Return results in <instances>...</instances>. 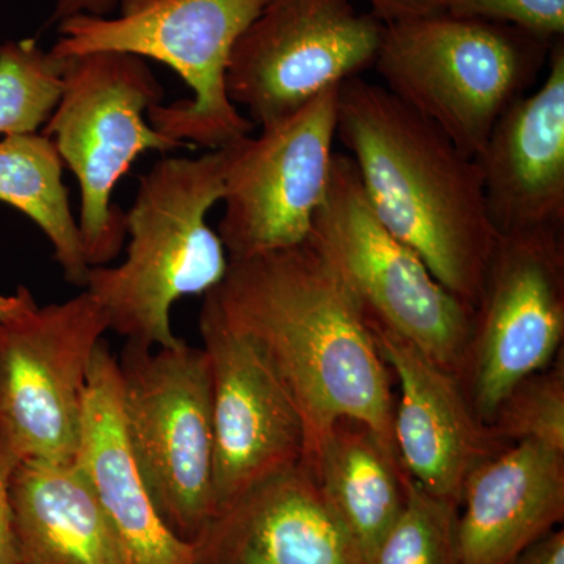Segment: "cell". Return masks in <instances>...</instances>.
I'll list each match as a JSON object with an SVG mask.
<instances>
[{"label": "cell", "instance_id": "obj_1", "mask_svg": "<svg viewBox=\"0 0 564 564\" xmlns=\"http://www.w3.org/2000/svg\"><path fill=\"white\" fill-rule=\"evenodd\" d=\"M207 293L291 393L306 429L303 463L344 417L395 447L391 369L361 307L310 243L229 259L225 278Z\"/></svg>", "mask_w": 564, "mask_h": 564}, {"label": "cell", "instance_id": "obj_2", "mask_svg": "<svg viewBox=\"0 0 564 564\" xmlns=\"http://www.w3.org/2000/svg\"><path fill=\"white\" fill-rule=\"evenodd\" d=\"M336 139L386 228L475 310L500 237L477 161L383 85L361 76L339 87Z\"/></svg>", "mask_w": 564, "mask_h": 564}, {"label": "cell", "instance_id": "obj_3", "mask_svg": "<svg viewBox=\"0 0 564 564\" xmlns=\"http://www.w3.org/2000/svg\"><path fill=\"white\" fill-rule=\"evenodd\" d=\"M228 148L199 158L163 159L140 177L126 212L128 258L91 267L85 291L101 304L109 332L143 348L173 347L172 307L206 295L228 272L229 258L207 215L225 195Z\"/></svg>", "mask_w": 564, "mask_h": 564}, {"label": "cell", "instance_id": "obj_4", "mask_svg": "<svg viewBox=\"0 0 564 564\" xmlns=\"http://www.w3.org/2000/svg\"><path fill=\"white\" fill-rule=\"evenodd\" d=\"M551 46L511 25L447 11L384 25L373 68L386 90L475 159L500 115L547 66Z\"/></svg>", "mask_w": 564, "mask_h": 564}, {"label": "cell", "instance_id": "obj_5", "mask_svg": "<svg viewBox=\"0 0 564 564\" xmlns=\"http://www.w3.org/2000/svg\"><path fill=\"white\" fill-rule=\"evenodd\" d=\"M267 0H121L115 18L77 14L61 22L57 58L124 52L170 66L193 95L161 104L148 120L170 139L214 151L250 135L254 124L229 99L234 46Z\"/></svg>", "mask_w": 564, "mask_h": 564}, {"label": "cell", "instance_id": "obj_6", "mask_svg": "<svg viewBox=\"0 0 564 564\" xmlns=\"http://www.w3.org/2000/svg\"><path fill=\"white\" fill-rule=\"evenodd\" d=\"M307 243L332 267L367 321L384 326L462 380L474 307L444 288L377 217L350 155L334 152L328 191Z\"/></svg>", "mask_w": 564, "mask_h": 564}, {"label": "cell", "instance_id": "obj_7", "mask_svg": "<svg viewBox=\"0 0 564 564\" xmlns=\"http://www.w3.org/2000/svg\"><path fill=\"white\" fill-rule=\"evenodd\" d=\"M62 61L61 101L41 133L54 141L79 182L85 259L90 267L107 265L126 237V212L111 204L118 182L144 152L187 143L163 135L148 120L165 90L144 58L102 51Z\"/></svg>", "mask_w": 564, "mask_h": 564}, {"label": "cell", "instance_id": "obj_8", "mask_svg": "<svg viewBox=\"0 0 564 564\" xmlns=\"http://www.w3.org/2000/svg\"><path fill=\"white\" fill-rule=\"evenodd\" d=\"M126 440L163 524L195 543L214 516L210 372L206 351L124 344L118 358Z\"/></svg>", "mask_w": 564, "mask_h": 564}, {"label": "cell", "instance_id": "obj_9", "mask_svg": "<svg viewBox=\"0 0 564 564\" xmlns=\"http://www.w3.org/2000/svg\"><path fill=\"white\" fill-rule=\"evenodd\" d=\"M107 332L87 291L43 307L29 291L0 317V436L18 463L76 462L88 372Z\"/></svg>", "mask_w": 564, "mask_h": 564}, {"label": "cell", "instance_id": "obj_10", "mask_svg": "<svg viewBox=\"0 0 564 564\" xmlns=\"http://www.w3.org/2000/svg\"><path fill=\"white\" fill-rule=\"evenodd\" d=\"M383 35L352 0H267L234 46L229 99L265 128L373 68Z\"/></svg>", "mask_w": 564, "mask_h": 564}, {"label": "cell", "instance_id": "obj_11", "mask_svg": "<svg viewBox=\"0 0 564 564\" xmlns=\"http://www.w3.org/2000/svg\"><path fill=\"white\" fill-rule=\"evenodd\" d=\"M339 87L228 147L225 214L228 258L247 259L306 242L328 191Z\"/></svg>", "mask_w": 564, "mask_h": 564}, {"label": "cell", "instance_id": "obj_12", "mask_svg": "<svg viewBox=\"0 0 564 564\" xmlns=\"http://www.w3.org/2000/svg\"><path fill=\"white\" fill-rule=\"evenodd\" d=\"M563 340L564 231L500 236L459 380L485 425L514 384L555 361Z\"/></svg>", "mask_w": 564, "mask_h": 564}, {"label": "cell", "instance_id": "obj_13", "mask_svg": "<svg viewBox=\"0 0 564 564\" xmlns=\"http://www.w3.org/2000/svg\"><path fill=\"white\" fill-rule=\"evenodd\" d=\"M199 333L210 372L214 514L274 474L303 463L306 429L291 393L254 345L204 295Z\"/></svg>", "mask_w": 564, "mask_h": 564}, {"label": "cell", "instance_id": "obj_14", "mask_svg": "<svg viewBox=\"0 0 564 564\" xmlns=\"http://www.w3.org/2000/svg\"><path fill=\"white\" fill-rule=\"evenodd\" d=\"M366 322L399 383L392 436L404 469L423 491L459 508L475 467L510 445L480 421L456 375L399 334Z\"/></svg>", "mask_w": 564, "mask_h": 564}, {"label": "cell", "instance_id": "obj_15", "mask_svg": "<svg viewBox=\"0 0 564 564\" xmlns=\"http://www.w3.org/2000/svg\"><path fill=\"white\" fill-rule=\"evenodd\" d=\"M475 161L499 236L564 231V39L543 84L500 115Z\"/></svg>", "mask_w": 564, "mask_h": 564}, {"label": "cell", "instance_id": "obj_16", "mask_svg": "<svg viewBox=\"0 0 564 564\" xmlns=\"http://www.w3.org/2000/svg\"><path fill=\"white\" fill-rule=\"evenodd\" d=\"M193 545V564H366L304 463L221 508Z\"/></svg>", "mask_w": 564, "mask_h": 564}, {"label": "cell", "instance_id": "obj_17", "mask_svg": "<svg viewBox=\"0 0 564 564\" xmlns=\"http://www.w3.org/2000/svg\"><path fill=\"white\" fill-rule=\"evenodd\" d=\"M76 464L126 564H193L195 545L170 532L133 462L121 417L118 358L102 340L93 355Z\"/></svg>", "mask_w": 564, "mask_h": 564}, {"label": "cell", "instance_id": "obj_18", "mask_svg": "<svg viewBox=\"0 0 564 564\" xmlns=\"http://www.w3.org/2000/svg\"><path fill=\"white\" fill-rule=\"evenodd\" d=\"M564 521V452L536 441L478 464L456 518L459 564H508Z\"/></svg>", "mask_w": 564, "mask_h": 564}, {"label": "cell", "instance_id": "obj_19", "mask_svg": "<svg viewBox=\"0 0 564 564\" xmlns=\"http://www.w3.org/2000/svg\"><path fill=\"white\" fill-rule=\"evenodd\" d=\"M10 505L20 564H126L76 462L18 463Z\"/></svg>", "mask_w": 564, "mask_h": 564}, {"label": "cell", "instance_id": "obj_20", "mask_svg": "<svg viewBox=\"0 0 564 564\" xmlns=\"http://www.w3.org/2000/svg\"><path fill=\"white\" fill-rule=\"evenodd\" d=\"M304 464L369 564L406 505L410 475L395 447L366 423L344 417Z\"/></svg>", "mask_w": 564, "mask_h": 564}, {"label": "cell", "instance_id": "obj_21", "mask_svg": "<svg viewBox=\"0 0 564 564\" xmlns=\"http://www.w3.org/2000/svg\"><path fill=\"white\" fill-rule=\"evenodd\" d=\"M63 161L43 133H21L0 141V202L17 207L44 232L63 276L85 289L91 267L85 259L79 223L63 184Z\"/></svg>", "mask_w": 564, "mask_h": 564}, {"label": "cell", "instance_id": "obj_22", "mask_svg": "<svg viewBox=\"0 0 564 564\" xmlns=\"http://www.w3.org/2000/svg\"><path fill=\"white\" fill-rule=\"evenodd\" d=\"M63 61L35 40L0 46V135L35 133L61 101Z\"/></svg>", "mask_w": 564, "mask_h": 564}, {"label": "cell", "instance_id": "obj_23", "mask_svg": "<svg viewBox=\"0 0 564 564\" xmlns=\"http://www.w3.org/2000/svg\"><path fill=\"white\" fill-rule=\"evenodd\" d=\"M456 518V505L423 491L410 477L402 514L369 564H459Z\"/></svg>", "mask_w": 564, "mask_h": 564}, {"label": "cell", "instance_id": "obj_24", "mask_svg": "<svg viewBox=\"0 0 564 564\" xmlns=\"http://www.w3.org/2000/svg\"><path fill=\"white\" fill-rule=\"evenodd\" d=\"M489 429L508 445L536 441L564 452V359L519 381L500 400Z\"/></svg>", "mask_w": 564, "mask_h": 564}, {"label": "cell", "instance_id": "obj_25", "mask_svg": "<svg viewBox=\"0 0 564 564\" xmlns=\"http://www.w3.org/2000/svg\"><path fill=\"white\" fill-rule=\"evenodd\" d=\"M448 13L511 25L547 44L564 39V0H452Z\"/></svg>", "mask_w": 564, "mask_h": 564}, {"label": "cell", "instance_id": "obj_26", "mask_svg": "<svg viewBox=\"0 0 564 564\" xmlns=\"http://www.w3.org/2000/svg\"><path fill=\"white\" fill-rule=\"evenodd\" d=\"M18 459L0 436V564H20L10 505V478Z\"/></svg>", "mask_w": 564, "mask_h": 564}, {"label": "cell", "instance_id": "obj_27", "mask_svg": "<svg viewBox=\"0 0 564 564\" xmlns=\"http://www.w3.org/2000/svg\"><path fill=\"white\" fill-rule=\"evenodd\" d=\"M370 13L384 25L447 13L452 0H367Z\"/></svg>", "mask_w": 564, "mask_h": 564}, {"label": "cell", "instance_id": "obj_28", "mask_svg": "<svg viewBox=\"0 0 564 564\" xmlns=\"http://www.w3.org/2000/svg\"><path fill=\"white\" fill-rule=\"evenodd\" d=\"M508 564H564V530L545 534Z\"/></svg>", "mask_w": 564, "mask_h": 564}, {"label": "cell", "instance_id": "obj_29", "mask_svg": "<svg viewBox=\"0 0 564 564\" xmlns=\"http://www.w3.org/2000/svg\"><path fill=\"white\" fill-rule=\"evenodd\" d=\"M121 0H57L52 21L62 22L77 14L107 18L120 7Z\"/></svg>", "mask_w": 564, "mask_h": 564}, {"label": "cell", "instance_id": "obj_30", "mask_svg": "<svg viewBox=\"0 0 564 564\" xmlns=\"http://www.w3.org/2000/svg\"><path fill=\"white\" fill-rule=\"evenodd\" d=\"M28 292L29 289L21 285L14 295H0V317H6V315L14 313V311L21 306L22 302H24Z\"/></svg>", "mask_w": 564, "mask_h": 564}]
</instances>
